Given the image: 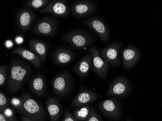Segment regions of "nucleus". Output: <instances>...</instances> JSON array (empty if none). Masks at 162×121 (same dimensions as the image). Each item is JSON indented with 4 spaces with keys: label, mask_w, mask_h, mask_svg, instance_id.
<instances>
[{
    "label": "nucleus",
    "mask_w": 162,
    "mask_h": 121,
    "mask_svg": "<svg viewBox=\"0 0 162 121\" xmlns=\"http://www.w3.org/2000/svg\"><path fill=\"white\" fill-rule=\"evenodd\" d=\"M31 72L29 65L20 59L11 60L8 80V89L11 94L16 93L29 76Z\"/></svg>",
    "instance_id": "1"
},
{
    "label": "nucleus",
    "mask_w": 162,
    "mask_h": 121,
    "mask_svg": "<svg viewBox=\"0 0 162 121\" xmlns=\"http://www.w3.org/2000/svg\"><path fill=\"white\" fill-rule=\"evenodd\" d=\"M21 99V107L18 109L19 113L25 117L35 121H41L45 118V109L39 102L28 94H23Z\"/></svg>",
    "instance_id": "2"
},
{
    "label": "nucleus",
    "mask_w": 162,
    "mask_h": 121,
    "mask_svg": "<svg viewBox=\"0 0 162 121\" xmlns=\"http://www.w3.org/2000/svg\"><path fill=\"white\" fill-rule=\"evenodd\" d=\"M64 39L72 48L81 51L85 50L94 42L91 34L82 30L70 32L65 34Z\"/></svg>",
    "instance_id": "3"
},
{
    "label": "nucleus",
    "mask_w": 162,
    "mask_h": 121,
    "mask_svg": "<svg viewBox=\"0 0 162 121\" xmlns=\"http://www.w3.org/2000/svg\"><path fill=\"white\" fill-rule=\"evenodd\" d=\"M82 23L97 34L104 44L108 43L110 38L109 29L102 18L99 17H91L83 21Z\"/></svg>",
    "instance_id": "4"
},
{
    "label": "nucleus",
    "mask_w": 162,
    "mask_h": 121,
    "mask_svg": "<svg viewBox=\"0 0 162 121\" xmlns=\"http://www.w3.org/2000/svg\"><path fill=\"white\" fill-rule=\"evenodd\" d=\"M72 78L67 71L61 72L52 79V85L55 94L61 97L68 94L72 87Z\"/></svg>",
    "instance_id": "5"
},
{
    "label": "nucleus",
    "mask_w": 162,
    "mask_h": 121,
    "mask_svg": "<svg viewBox=\"0 0 162 121\" xmlns=\"http://www.w3.org/2000/svg\"><path fill=\"white\" fill-rule=\"evenodd\" d=\"M88 52L92 56V68L93 71L99 77L105 79L108 72L109 63L101 56V53L95 45L89 48Z\"/></svg>",
    "instance_id": "6"
},
{
    "label": "nucleus",
    "mask_w": 162,
    "mask_h": 121,
    "mask_svg": "<svg viewBox=\"0 0 162 121\" xmlns=\"http://www.w3.org/2000/svg\"><path fill=\"white\" fill-rule=\"evenodd\" d=\"M56 21L50 17H44L35 23L34 32L37 34L45 37L54 36L57 30Z\"/></svg>",
    "instance_id": "7"
},
{
    "label": "nucleus",
    "mask_w": 162,
    "mask_h": 121,
    "mask_svg": "<svg viewBox=\"0 0 162 121\" xmlns=\"http://www.w3.org/2000/svg\"><path fill=\"white\" fill-rule=\"evenodd\" d=\"M96 10V7L92 2L84 0L74 3L71 6V12L75 18H84L94 13Z\"/></svg>",
    "instance_id": "8"
},
{
    "label": "nucleus",
    "mask_w": 162,
    "mask_h": 121,
    "mask_svg": "<svg viewBox=\"0 0 162 121\" xmlns=\"http://www.w3.org/2000/svg\"><path fill=\"white\" fill-rule=\"evenodd\" d=\"M120 47V41L113 42L102 49L100 53L101 56L113 67H118L120 64L119 59Z\"/></svg>",
    "instance_id": "9"
},
{
    "label": "nucleus",
    "mask_w": 162,
    "mask_h": 121,
    "mask_svg": "<svg viewBox=\"0 0 162 121\" xmlns=\"http://www.w3.org/2000/svg\"><path fill=\"white\" fill-rule=\"evenodd\" d=\"M70 12L67 2L62 0L52 1L40 11L43 14L50 13L60 17H67Z\"/></svg>",
    "instance_id": "10"
},
{
    "label": "nucleus",
    "mask_w": 162,
    "mask_h": 121,
    "mask_svg": "<svg viewBox=\"0 0 162 121\" xmlns=\"http://www.w3.org/2000/svg\"><path fill=\"white\" fill-rule=\"evenodd\" d=\"M130 91L129 81L124 77L116 78L111 84L106 95L116 97H125Z\"/></svg>",
    "instance_id": "11"
},
{
    "label": "nucleus",
    "mask_w": 162,
    "mask_h": 121,
    "mask_svg": "<svg viewBox=\"0 0 162 121\" xmlns=\"http://www.w3.org/2000/svg\"><path fill=\"white\" fill-rule=\"evenodd\" d=\"M140 56L139 50L132 45L123 48L121 52V59L124 68L127 70L133 68L138 62Z\"/></svg>",
    "instance_id": "12"
},
{
    "label": "nucleus",
    "mask_w": 162,
    "mask_h": 121,
    "mask_svg": "<svg viewBox=\"0 0 162 121\" xmlns=\"http://www.w3.org/2000/svg\"><path fill=\"white\" fill-rule=\"evenodd\" d=\"M35 17L36 15L31 9L26 8L22 9L17 14V26L23 31H27L31 27Z\"/></svg>",
    "instance_id": "13"
},
{
    "label": "nucleus",
    "mask_w": 162,
    "mask_h": 121,
    "mask_svg": "<svg viewBox=\"0 0 162 121\" xmlns=\"http://www.w3.org/2000/svg\"><path fill=\"white\" fill-rule=\"evenodd\" d=\"M101 95L87 89H83L80 91L75 95L72 102L74 107H82L87 106L88 104L93 103Z\"/></svg>",
    "instance_id": "14"
},
{
    "label": "nucleus",
    "mask_w": 162,
    "mask_h": 121,
    "mask_svg": "<svg viewBox=\"0 0 162 121\" xmlns=\"http://www.w3.org/2000/svg\"><path fill=\"white\" fill-rule=\"evenodd\" d=\"M99 108L107 117L117 118L120 114V107L117 101L112 99L104 100L99 104Z\"/></svg>",
    "instance_id": "15"
},
{
    "label": "nucleus",
    "mask_w": 162,
    "mask_h": 121,
    "mask_svg": "<svg viewBox=\"0 0 162 121\" xmlns=\"http://www.w3.org/2000/svg\"><path fill=\"white\" fill-rule=\"evenodd\" d=\"M92 67V56L91 54L86 55L81 58L73 67V70L82 78L87 76L90 68Z\"/></svg>",
    "instance_id": "16"
},
{
    "label": "nucleus",
    "mask_w": 162,
    "mask_h": 121,
    "mask_svg": "<svg viewBox=\"0 0 162 121\" xmlns=\"http://www.w3.org/2000/svg\"><path fill=\"white\" fill-rule=\"evenodd\" d=\"M12 53L18 55L23 59L27 60L31 63L35 68H41L42 66V61L41 59L37 54L23 47H18L15 48L12 51Z\"/></svg>",
    "instance_id": "17"
},
{
    "label": "nucleus",
    "mask_w": 162,
    "mask_h": 121,
    "mask_svg": "<svg viewBox=\"0 0 162 121\" xmlns=\"http://www.w3.org/2000/svg\"><path fill=\"white\" fill-rule=\"evenodd\" d=\"M46 108L50 121H57L61 114L62 107L58 98L50 97L46 101Z\"/></svg>",
    "instance_id": "18"
},
{
    "label": "nucleus",
    "mask_w": 162,
    "mask_h": 121,
    "mask_svg": "<svg viewBox=\"0 0 162 121\" xmlns=\"http://www.w3.org/2000/svg\"><path fill=\"white\" fill-rule=\"evenodd\" d=\"M74 55L71 50L64 48L56 49L53 56V60L59 66L70 64L73 61Z\"/></svg>",
    "instance_id": "19"
},
{
    "label": "nucleus",
    "mask_w": 162,
    "mask_h": 121,
    "mask_svg": "<svg viewBox=\"0 0 162 121\" xmlns=\"http://www.w3.org/2000/svg\"><path fill=\"white\" fill-rule=\"evenodd\" d=\"M30 50L37 54L44 64L46 59L48 52L47 45L44 41L37 39L30 40L29 43Z\"/></svg>",
    "instance_id": "20"
},
{
    "label": "nucleus",
    "mask_w": 162,
    "mask_h": 121,
    "mask_svg": "<svg viewBox=\"0 0 162 121\" xmlns=\"http://www.w3.org/2000/svg\"><path fill=\"white\" fill-rule=\"evenodd\" d=\"M46 83L43 75H39L33 78L29 83V87L32 92L37 95L41 96L45 92Z\"/></svg>",
    "instance_id": "21"
},
{
    "label": "nucleus",
    "mask_w": 162,
    "mask_h": 121,
    "mask_svg": "<svg viewBox=\"0 0 162 121\" xmlns=\"http://www.w3.org/2000/svg\"><path fill=\"white\" fill-rule=\"evenodd\" d=\"M91 107L88 106L82 107L76 109L73 113V115L79 121H85L89 116Z\"/></svg>",
    "instance_id": "22"
},
{
    "label": "nucleus",
    "mask_w": 162,
    "mask_h": 121,
    "mask_svg": "<svg viewBox=\"0 0 162 121\" xmlns=\"http://www.w3.org/2000/svg\"><path fill=\"white\" fill-rule=\"evenodd\" d=\"M49 3V0H30L27 2L26 5L31 8L39 9L45 8Z\"/></svg>",
    "instance_id": "23"
},
{
    "label": "nucleus",
    "mask_w": 162,
    "mask_h": 121,
    "mask_svg": "<svg viewBox=\"0 0 162 121\" xmlns=\"http://www.w3.org/2000/svg\"><path fill=\"white\" fill-rule=\"evenodd\" d=\"M8 65L3 64L0 67V86H2L6 83L8 77Z\"/></svg>",
    "instance_id": "24"
},
{
    "label": "nucleus",
    "mask_w": 162,
    "mask_h": 121,
    "mask_svg": "<svg viewBox=\"0 0 162 121\" xmlns=\"http://www.w3.org/2000/svg\"><path fill=\"white\" fill-rule=\"evenodd\" d=\"M9 102L8 98L2 92L0 93V111L2 113L6 108L8 107Z\"/></svg>",
    "instance_id": "25"
},
{
    "label": "nucleus",
    "mask_w": 162,
    "mask_h": 121,
    "mask_svg": "<svg viewBox=\"0 0 162 121\" xmlns=\"http://www.w3.org/2000/svg\"><path fill=\"white\" fill-rule=\"evenodd\" d=\"M85 121H102L100 116L95 112L93 108L91 107L89 116L87 120Z\"/></svg>",
    "instance_id": "26"
},
{
    "label": "nucleus",
    "mask_w": 162,
    "mask_h": 121,
    "mask_svg": "<svg viewBox=\"0 0 162 121\" xmlns=\"http://www.w3.org/2000/svg\"><path fill=\"white\" fill-rule=\"evenodd\" d=\"M21 103H22V101H21V98H13L10 101V104L12 105V106L18 109L19 107H21Z\"/></svg>",
    "instance_id": "27"
},
{
    "label": "nucleus",
    "mask_w": 162,
    "mask_h": 121,
    "mask_svg": "<svg viewBox=\"0 0 162 121\" xmlns=\"http://www.w3.org/2000/svg\"><path fill=\"white\" fill-rule=\"evenodd\" d=\"M62 121H79V120L68 110H66Z\"/></svg>",
    "instance_id": "28"
},
{
    "label": "nucleus",
    "mask_w": 162,
    "mask_h": 121,
    "mask_svg": "<svg viewBox=\"0 0 162 121\" xmlns=\"http://www.w3.org/2000/svg\"><path fill=\"white\" fill-rule=\"evenodd\" d=\"M2 113H3L7 117H10V118H13L14 117L13 110L9 108H6Z\"/></svg>",
    "instance_id": "29"
},
{
    "label": "nucleus",
    "mask_w": 162,
    "mask_h": 121,
    "mask_svg": "<svg viewBox=\"0 0 162 121\" xmlns=\"http://www.w3.org/2000/svg\"><path fill=\"white\" fill-rule=\"evenodd\" d=\"M0 121H17L14 117L10 118L4 115L3 113H0Z\"/></svg>",
    "instance_id": "30"
},
{
    "label": "nucleus",
    "mask_w": 162,
    "mask_h": 121,
    "mask_svg": "<svg viewBox=\"0 0 162 121\" xmlns=\"http://www.w3.org/2000/svg\"><path fill=\"white\" fill-rule=\"evenodd\" d=\"M15 40H16V42L18 44H21V43H23V41H24V39H23V38H22V37L18 36V37H17V38H15Z\"/></svg>",
    "instance_id": "31"
},
{
    "label": "nucleus",
    "mask_w": 162,
    "mask_h": 121,
    "mask_svg": "<svg viewBox=\"0 0 162 121\" xmlns=\"http://www.w3.org/2000/svg\"><path fill=\"white\" fill-rule=\"evenodd\" d=\"M6 46L7 48H11L13 46V43L12 41H10V40H8L6 42Z\"/></svg>",
    "instance_id": "32"
},
{
    "label": "nucleus",
    "mask_w": 162,
    "mask_h": 121,
    "mask_svg": "<svg viewBox=\"0 0 162 121\" xmlns=\"http://www.w3.org/2000/svg\"><path fill=\"white\" fill-rule=\"evenodd\" d=\"M22 121H35V120H32V119H30V118H27L24 116L22 117Z\"/></svg>",
    "instance_id": "33"
},
{
    "label": "nucleus",
    "mask_w": 162,
    "mask_h": 121,
    "mask_svg": "<svg viewBox=\"0 0 162 121\" xmlns=\"http://www.w3.org/2000/svg\"><path fill=\"white\" fill-rule=\"evenodd\" d=\"M131 121V120H128V121Z\"/></svg>",
    "instance_id": "34"
}]
</instances>
